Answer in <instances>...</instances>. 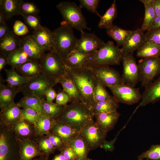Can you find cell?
<instances>
[{
    "instance_id": "obj_42",
    "label": "cell",
    "mask_w": 160,
    "mask_h": 160,
    "mask_svg": "<svg viewBox=\"0 0 160 160\" xmlns=\"http://www.w3.org/2000/svg\"><path fill=\"white\" fill-rule=\"evenodd\" d=\"M96 85L93 92V98L95 103L108 99L110 95L104 86L96 78Z\"/></svg>"
},
{
    "instance_id": "obj_53",
    "label": "cell",
    "mask_w": 160,
    "mask_h": 160,
    "mask_svg": "<svg viewBox=\"0 0 160 160\" xmlns=\"http://www.w3.org/2000/svg\"><path fill=\"white\" fill-rule=\"evenodd\" d=\"M116 138L117 136L113 140L110 141L105 140L102 143L100 147L110 152L113 151L115 149L114 144Z\"/></svg>"
},
{
    "instance_id": "obj_18",
    "label": "cell",
    "mask_w": 160,
    "mask_h": 160,
    "mask_svg": "<svg viewBox=\"0 0 160 160\" xmlns=\"http://www.w3.org/2000/svg\"><path fill=\"white\" fill-rule=\"evenodd\" d=\"M21 107L18 103L14 102L7 108L1 110L0 124L11 126L21 119Z\"/></svg>"
},
{
    "instance_id": "obj_44",
    "label": "cell",
    "mask_w": 160,
    "mask_h": 160,
    "mask_svg": "<svg viewBox=\"0 0 160 160\" xmlns=\"http://www.w3.org/2000/svg\"><path fill=\"white\" fill-rule=\"evenodd\" d=\"M21 12L23 15H37L39 13V9L33 2H21L20 5Z\"/></svg>"
},
{
    "instance_id": "obj_54",
    "label": "cell",
    "mask_w": 160,
    "mask_h": 160,
    "mask_svg": "<svg viewBox=\"0 0 160 160\" xmlns=\"http://www.w3.org/2000/svg\"><path fill=\"white\" fill-rule=\"evenodd\" d=\"M57 94L56 91L52 88L47 89L45 93L46 101L49 103H53V101L56 98Z\"/></svg>"
},
{
    "instance_id": "obj_50",
    "label": "cell",
    "mask_w": 160,
    "mask_h": 160,
    "mask_svg": "<svg viewBox=\"0 0 160 160\" xmlns=\"http://www.w3.org/2000/svg\"><path fill=\"white\" fill-rule=\"evenodd\" d=\"M146 41H150L160 46V28L147 31L145 34Z\"/></svg>"
},
{
    "instance_id": "obj_49",
    "label": "cell",
    "mask_w": 160,
    "mask_h": 160,
    "mask_svg": "<svg viewBox=\"0 0 160 160\" xmlns=\"http://www.w3.org/2000/svg\"><path fill=\"white\" fill-rule=\"evenodd\" d=\"M13 31L17 36H21L28 34L29 31L27 26L22 21L16 20L13 26Z\"/></svg>"
},
{
    "instance_id": "obj_32",
    "label": "cell",
    "mask_w": 160,
    "mask_h": 160,
    "mask_svg": "<svg viewBox=\"0 0 160 160\" xmlns=\"http://www.w3.org/2000/svg\"><path fill=\"white\" fill-rule=\"evenodd\" d=\"M91 54H86L76 49L69 54L63 61L65 65L72 68L83 67L86 61Z\"/></svg>"
},
{
    "instance_id": "obj_30",
    "label": "cell",
    "mask_w": 160,
    "mask_h": 160,
    "mask_svg": "<svg viewBox=\"0 0 160 160\" xmlns=\"http://www.w3.org/2000/svg\"><path fill=\"white\" fill-rule=\"evenodd\" d=\"M119 107V103L111 95L107 100L95 103L90 109L95 116L98 113L116 111Z\"/></svg>"
},
{
    "instance_id": "obj_52",
    "label": "cell",
    "mask_w": 160,
    "mask_h": 160,
    "mask_svg": "<svg viewBox=\"0 0 160 160\" xmlns=\"http://www.w3.org/2000/svg\"><path fill=\"white\" fill-rule=\"evenodd\" d=\"M70 99L68 95L65 92H61L57 94L56 97L55 104L59 106H64L70 102Z\"/></svg>"
},
{
    "instance_id": "obj_12",
    "label": "cell",
    "mask_w": 160,
    "mask_h": 160,
    "mask_svg": "<svg viewBox=\"0 0 160 160\" xmlns=\"http://www.w3.org/2000/svg\"><path fill=\"white\" fill-rule=\"evenodd\" d=\"M90 150L97 148L105 140L107 133L93 121L85 126L80 132Z\"/></svg>"
},
{
    "instance_id": "obj_24",
    "label": "cell",
    "mask_w": 160,
    "mask_h": 160,
    "mask_svg": "<svg viewBox=\"0 0 160 160\" xmlns=\"http://www.w3.org/2000/svg\"><path fill=\"white\" fill-rule=\"evenodd\" d=\"M50 132L60 136L66 145H69L80 133L66 124L57 121Z\"/></svg>"
},
{
    "instance_id": "obj_27",
    "label": "cell",
    "mask_w": 160,
    "mask_h": 160,
    "mask_svg": "<svg viewBox=\"0 0 160 160\" xmlns=\"http://www.w3.org/2000/svg\"><path fill=\"white\" fill-rule=\"evenodd\" d=\"M22 76L29 79L35 77L41 74L39 60H30L15 69Z\"/></svg>"
},
{
    "instance_id": "obj_61",
    "label": "cell",
    "mask_w": 160,
    "mask_h": 160,
    "mask_svg": "<svg viewBox=\"0 0 160 160\" xmlns=\"http://www.w3.org/2000/svg\"><path fill=\"white\" fill-rule=\"evenodd\" d=\"M6 19L1 12L0 11V23H6L5 21Z\"/></svg>"
},
{
    "instance_id": "obj_10",
    "label": "cell",
    "mask_w": 160,
    "mask_h": 160,
    "mask_svg": "<svg viewBox=\"0 0 160 160\" xmlns=\"http://www.w3.org/2000/svg\"><path fill=\"white\" fill-rule=\"evenodd\" d=\"M108 88L118 103L132 105L137 103L141 100L142 94L139 88L125 83Z\"/></svg>"
},
{
    "instance_id": "obj_45",
    "label": "cell",
    "mask_w": 160,
    "mask_h": 160,
    "mask_svg": "<svg viewBox=\"0 0 160 160\" xmlns=\"http://www.w3.org/2000/svg\"><path fill=\"white\" fill-rule=\"evenodd\" d=\"M22 16L25 23L33 31L38 30L42 26L40 18L37 15H24Z\"/></svg>"
},
{
    "instance_id": "obj_29",
    "label": "cell",
    "mask_w": 160,
    "mask_h": 160,
    "mask_svg": "<svg viewBox=\"0 0 160 160\" xmlns=\"http://www.w3.org/2000/svg\"><path fill=\"white\" fill-rule=\"evenodd\" d=\"M69 145L73 148L78 160H84L87 158L90 150L86 140L80 133Z\"/></svg>"
},
{
    "instance_id": "obj_20",
    "label": "cell",
    "mask_w": 160,
    "mask_h": 160,
    "mask_svg": "<svg viewBox=\"0 0 160 160\" xmlns=\"http://www.w3.org/2000/svg\"><path fill=\"white\" fill-rule=\"evenodd\" d=\"M32 35L44 52L52 50L54 46V34L49 28L42 26L38 30L33 31Z\"/></svg>"
},
{
    "instance_id": "obj_41",
    "label": "cell",
    "mask_w": 160,
    "mask_h": 160,
    "mask_svg": "<svg viewBox=\"0 0 160 160\" xmlns=\"http://www.w3.org/2000/svg\"><path fill=\"white\" fill-rule=\"evenodd\" d=\"M37 143L44 156L49 157L56 149L46 135L37 136L33 139Z\"/></svg>"
},
{
    "instance_id": "obj_25",
    "label": "cell",
    "mask_w": 160,
    "mask_h": 160,
    "mask_svg": "<svg viewBox=\"0 0 160 160\" xmlns=\"http://www.w3.org/2000/svg\"><path fill=\"white\" fill-rule=\"evenodd\" d=\"M22 0H0V11L6 20H8L13 16L20 15L23 16L20 9Z\"/></svg>"
},
{
    "instance_id": "obj_14",
    "label": "cell",
    "mask_w": 160,
    "mask_h": 160,
    "mask_svg": "<svg viewBox=\"0 0 160 160\" xmlns=\"http://www.w3.org/2000/svg\"><path fill=\"white\" fill-rule=\"evenodd\" d=\"M81 38L75 49L86 54H92L103 47L105 43L94 33L81 31Z\"/></svg>"
},
{
    "instance_id": "obj_48",
    "label": "cell",
    "mask_w": 160,
    "mask_h": 160,
    "mask_svg": "<svg viewBox=\"0 0 160 160\" xmlns=\"http://www.w3.org/2000/svg\"><path fill=\"white\" fill-rule=\"evenodd\" d=\"M46 135L55 149L59 151L66 145L60 136L51 132L49 131Z\"/></svg>"
},
{
    "instance_id": "obj_22",
    "label": "cell",
    "mask_w": 160,
    "mask_h": 160,
    "mask_svg": "<svg viewBox=\"0 0 160 160\" xmlns=\"http://www.w3.org/2000/svg\"><path fill=\"white\" fill-rule=\"evenodd\" d=\"M120 114L117 110L95 115V123L107 133L113 129L117 122Z\"/></svg>"
},
{
    "instance_id": "obj_51",
    "label": "cell",
    "mask_w": 160,
    "mask_h": 160,
    "mask_svg": "<svg viewBox=\"0 0 160 160\" xmlns=\"http://www.w3.org/2000/svg\"><path fill=\"white\" fill-rule=\"evenodd\" d=\"M59 151L64 155L66 160H78V158L72 147L65 145Z\"/></svg>"
},
{
    "instance_id": "obj_28",
    "label": "cell",
    "mask_w": 160,
    "mask_h": 160,
    "mask_svg": "<svg viewBox=\"0 0 160 160\" xmlns=\"http://www.w3.org/2000/svg\"><path fill=\"white\" fill-rule=\"evenodd\" d=\"M21 39L13 31H10L4 39L0 40V52L8 56L19 47Z\"/></svg>"
},
{
    "instance_id": "obj_60",
    "label": "cell",
    "mask_w": 160,
    "mask_h": 160,
    "mask_svg": "<svg viewBox=\"0 0 160 160\" xmlns=\"http://www.w3.org/2000/svg\"><path fill=\"white\" fill-rule=\"evenodd\" d=\"M48 156H43L38 158H34L32 160H49Z\"/></svg>"
},
{
    "instance_id": "obj_43",
    "label": "cell",
    "mask_w": 160,
    "mask_h": 160,
    "mask_svg": "<svg viewBox=\"0 0 160 160\" xmlns=\"http://www.w3.org/2000/svg\"><path fill=\"white\" fill-rule=\"evenodd\" d=\"M137 159L138 160H160V144L152 145L148 150L138 156Z\"/></svg>"
},
{
    "instance_id": "obj_46",
    "label": "cell",
    "mask_w": 160,
    "mask_h": 160,
    "mask_svg": "<svg viewBox=\"0 0 160 160\" xmlns=\"http://www.w3.org/2000/svg\"><path fill=\"white\" fill-rule=\"evenodd\" d=\"M79 6L82 8H84L91 13L95 14L99 17L100 15L97 8L100 0H79Z\"/></svg>"
},
{
    "instance_id": "obj_17",
    "label": "cell",
    "mask_w": 160,
    "mask_h": 160,
    "mask_svg": "<svg viewBox=\"0 0 160 160\" xmlns=\"http://www.w3.org/2000/svg\"><path fill=\"white\" fill-rule=\"evenodd\" d=\"M146 41L144 32L141 28H138L132 31L121 49L122 52L133 53Z\"/></svg>"
},
{
    "instance_id": "obj_8",
    "label": "cell",
    "mask_w": 160,
    "mask_h": 160,
    "mask_svg": "<svg viewBox=\"0 0 160 160\" xmlns=\"http://www.w3.org/2000/svg\"><path fill=\"white\" fill-rule=\"evenodd\" d=\"M39 62L41 74L58 80L66 74L65 64L62 58L53 50L45 53Z\"/></svg>"
},
{
    "instance_id": "obj_59",
    "label": "cell",
    "mask_w": 160,
    "mask_h": 160,
    "mask_svg": "<svg viewBox=\"0 0 160 160\" xmlns=\"http://www.w3.org/2000/svg\"><path fill=\"white\" fill-rule=\"evenodd\" d=\"M52 160H66L63 155L60 152V153L55 155Z\"/></svg>"
},
{
    "instance_id": "obj_3",
    "label": "cell",
    "mask_w": 160,
    "mask_h": 160,
    "mask_svg": "<svg viewBox=\"0 0 160 160\" xmlns=\"http://www.w3.org/2000/svg\"><path fill=\"white\" fill-rule=\"evenodd\" d=\"M121 49L111 41L107 42L101 48L92 54L85 62L83 67L91 68L104 65H118L122 61Z\"/></svg>"
},
{
    "instance_id": "obj_19",
    "label": "cell",
    "mask_w": 160,
    "mask_h": 160,
    "mask_svg": "<svg viewBox=\"0 0 160 160\" xmlns=\"http://www.w3.org/2000/svg\"><path fill=\"white\" fill-rule=\"evenodd\" d=\"M20 141V160H32L36 157L44 156L33 139Z\"/></svg>"
},
{
    "instance_id": "obj_40",
    "label": "cell",
    "mask_w": 160,
    "mask_h": 160,
    "mask_svg": "<svg viewBox=\"0 0 160 160\" xmlns=\"http://www.w3.org/2000/svg\"><path fill=\"white\" fill-rule=\"evenodd\" d=\"M44 115L55 119L62 112L63 106H59L53 103L48 102L45 99L41 100Z\"/></svg>"
},
{
    "instance_id": "obj_13",
    "label": "cell",
    "mask_w": 160,
    "mask_h": 160,
    "mask_svg": "<svg viewBox=\"0 0 160 160\" xmlns=\"http://www.w3.org/2000/svg\"><path fill=\"white\" fill-rule=\"evenodd\" d=\"M90 69L95 77L105 87L124 83L119 72L109 66H99Z\"/></svg>"
},
{
    "instance_id": "obj_37",
    "label": "cell",
    "mask_w": 160,
    "mask_h": 160,
    "mask_svg": "<svg viewBox=\"0 0 160 160\" xmlns=\"http://www.w3.org/2000/svg\"><path fill=\"white\" fill-rule=\"evenodd\" d=\"M154 0H140L144 5L145 12L143 23L141 28L144 32L149 28L154 19L156 16L153 6Z\"/></svg>"
},
{
    "instance_id": "obj_39",
    "label": "cell",
    "mask_w": 160,
    "mask_h": 160,
    "mask_svg": "<svg viewBox=\"0 0 160 160\" xmlns=\"http://www.w3.org/2000/svg\"><path fill=\"white\" fill-rule=\"evenodd\" d=\"M18 103L23 108L33 109L39 114L44 115L41 100L38 98L24 96L20 99Z\"/></svg>"
},
{
    "instance_id": "obj_15",
    "label": "cell",
    "mask_w": 160,
    "mask_h": 160,
    "mask_svg": "<svg viewBox=\"0 0 160 160\" xmlns=\"http://www.w3.org/2000/svg\"><path fill=\"white\" fill-rule=\"evenodd\" d=\"M19 47L23 49L31 60L39 61L45 53L32 34L22 37Z\"/></svg>"
},
{
    "instance_id": "obj_6",
    "label": "cell",
    "mask_w": 160,
    "mask_h": 160,
    "mask_svg": "<svg viewBox=\"0 0 160 160\" xmlns=\"http://www.w3.org/2000/svg\"><path fill=\"white\" fill-rule=\"evenodd\" d=\"M58 83L57 79L41 74L29 79L19 90L24 96L35 97L41 100L46 97V91L52 88Z\"/></svg>"
},
{
    "instance_id": "obj_38",
    "label": "cell",
    "mask_w": 160,
    "mask_h": 160,
    "mask_svg": "<svg viewBox=\"0 0 160 160\" xmlns=\"http://www.w3.org/2000/svg\"><path fill=\"white\" fill-rule=\"evenodd\" d=\"M8 57V65L15 69L31 60L23 49L19 47L9 55Z\"/></svg>"
},
{
    "instance_id": "obj_47",
    "label": "cell",
    "mask_w": 160,
    "mask_h": 160,
    "mask_svg": "<svg viewBox=\"0 0 160 160\" xmlns=\"http://www.w3.org/2000/svg\"><path fill=\"white\" fill-rule=\"evenodd\" d=\"M39 114L33 109L23 108L21 111L20 120H24L34 125V122Z\"/></svg>"
},
{
    "instance_id": "obj_23",
    "label": "cell",
    "mask_w": 160,
    "mask_h": 160,
    "mask_svg": "<svg viewBox=\"0 0 160 160\" xmlns=\"http://www.w3.org/2000/svg\"><path fill=\"white\" fill-rule=\"evenodd\" d=\"M5 80L0 77V108L1 110L8 107L14 102V98L20 92L18 89L13 88L5 84Z\"/></svg>"
},
{
    "instance_id": "obj_1",
    "label": "cell",
    "mask_w": 160,
    "mask_h": 160,
    "mask_svg": "<svg viewBox=\"0 0 160 160\" xmlns=\"http://www.w3.org/2000/svg\"><path fill=\"white\" fill-rule=\"evenodd\" d=\"M66 74L76 85L83 102L90 108L95 104L93 92L96 77L91 70L82 67L72 68L65 65Z\"/></svg>"
},
{
    "instance_id": "obj_2",
    "label": "cell",
    "mask_w": 160,
    "mask_h": 160,
    "mask_svg": "<svg viewBox=\"0 0 160 160\" xmlns=\"http://www.w3.org/2000/svg\"><path fill=\"white\" fill-rule=\"evenodd\" d=\"M63 106L62 112L55 120L56 121L66 124L80 132L87 125L94 121L95 116L84 103H71Z\"/></svg>"
},
{
    "instance_id": "obj_4",
    "label": "cell",
    "mask_w": 160,
    "mask_h": 160,
    "mask_svg": "<svg viewBox=\"0 0 160 160\" xmlns=\"http://www.w3.org/2000/svg\"><path fill=\"white\" fill-rule=\"evenodd\" d=\"M54 46L52 50L57 52L63 60L75 49L78 39L74 35L73 28L66 21L53 31Z\"/></svg>"
},
{
    "instance_id": "obj_7",
    "label": "cell",
    "mask_w": 160,
    "mask_h": 160,
    "mask_svg": "<svg viewBox=\"0 0 160 160\" xmlns=\"http://www.w3.org/2000/svg\"><path fill=\"white\" fill-rule=\"evenodd\" d=\"M64 20L72 28L80 32L86 29H91L87 26L86 20L81 12V7L73 2L62 1L56 6Z\"/></svg>"
},
{
    "instance_id": "obj_55",
    "label": "cell",
    "mask_w": 160,
    "mask_h": 160,
    "mask_svg": "<svg viewBox=\"0 0 160 160\" xmlns=\"http://www.w3.org/2000/svg\"><path fill=\"white\" fill-rule=\"evenodd\" d=\"M10 31L6 23H0V40L4 39Z\"/></svg>"
},
{
    "instance_id": "obj_57",
    "label": "cell",
    "mask_w": 160,
    "mask_h": 160,
    "mask_svg": "<svg viewBox=\"0 0 160 160\" xmlns=\"http://www.w3.org/2000/svg\"><path fill=\"white\" fill-rule=\"evenodd\" d=\"M160 28V16H156L148 31Z\"/></svg>"
},
{
    "instance_id": "obj_26",
    "label": "cell",
    "mask_w": 160,
    "mask_h": 160,
    "mask_svg": "<svg viewBox=\"0 0 160 160\" xmlns=\"http://www.w3.org/2000/svg\"><path fill=\"white\" fill-rule=\"evenodd\" d=\"M62 85L63 91L67 93L70 99L71 103L83 102L81 96L74 83L66 74L58 80Z\"/></svg>"
},
{
    "instance_id": "obj_5",
    "label": "cell",
    "mask_w": 160,
    "mask_h": 160,
    "mask_svg": "<svg viewBox=\"0 0 160 160\" xmlns=\"http://www.w3.org/2000/svg\"><path fill=\"white\" fill-rule=\"evenodd\" d=\"M20 142L10 126L0 124V160H20Z\"/></svg>"
},
{
    "instance_id": "obj_21",
    "label": "cell",
    "mask_w": 160,
    "mask_h": 160,
    "mask_svg": "<svg viewBox=\"0 0 160 160\" xmlns=\"http://www.w3.org/2000/svg\"><path fill=\"white\" fill-rule=\"evenodd\" d=\"M10 126L16 137L20 140L34 139L37 136L34 125L24 120H20Z\"/></svg>"
},
{
    "instance_id": "obj_16",
    "label": "cell",
    "mask_w": 160,
    "mask_h": 160,
    "mask_svg": "<svg viewBox=\"0 0 160 160\" xmlns=\"http://www.w3.org/2000/svg\"><path fill=\"white\" fill-rule=\"evenodd\" d=\"M160 100V75L156 80L145 87L142 94L141 102L137 108L153 103Z\"/></svg>"
},
{
    "instance_id": "obj_36",
    "label": "cell",
    "mask_w": 160,
    "mask_h": 160,
    "mask_svg": "<svg viewBox=\"0 0 160 160\" xmlns=\"http://www.w3.org/2000/svg\"><path fill=\"white\" fill-rule=\"evenodd\" d=\"M117 10L116 1L114 0L110 7L103 15H100V20L98 27L100 29H107L113 25V22L116 18Z\"/></svg>"
},
{
    "instance_id": "obj_11",
    "label": "cell",
    "mask_w": 160,
    "mask_h": 160,
    "mask_svg": "<svg viewBox=\"0 0 160 160\" xmlns=\"http://www.w3.org/2000/svg\"><path fill=\"white\" fill-rule=\"evenodd\" d=\"M123 66L121 76L125 84L135 87L139 81V69L133 53L122 52Z\"/></svg>"
},
{
    "instance_id": "obj_62",
    "label": "cell",
    "mask_w": 160,
    "mask_h": 160,
    "mask_svg": "<svg viewBox=\"0 0 160 160\" xmlns=\"http://www.w3.org/2000/svg\"><path fill=\"white\" fill-rule=\"evenodd\" d=\"M84 160H92V159H90L89 158H87V159H85Z\"/></svg>"
},
{
    "instance_id": "obj_58",
    "label": "cell",
    "mask_w": 160,
    "mask_h": 160,
    "mask_svg": "<svg viewBox=\"0 0 160 160\" xmlns=\"http://www.w3.org/2000/svg\"><path fill=\"white\" fill-rule=\"evenodd\" d=\"M153 6L156 16H160V0H154Z\"/></svg>"
},
{
    "instance_id": "obj_34",
    "label": "cell",
    "mask_w": 160,
    "mask_h": 160,
    "mask_svg": "<svg viewBox=\"0 0 160 160\" xmlns=\"http://www.w3.org/2000/svg\"><path fill=\"white\" fill-rule=\"evenodd\" d=\"M106 30L107 35L116 42L117 46L119 47L123 46L132 31L113 24Z\"/></svg>"
},
{
    "instance_id": "obj_31",
    "label": "cell",
    "mask_w": 160,
    "mask_h": 160,
    "mask_svg": "<svg viewBox=\"0 0 160 160\" xmlns=\"http://www.w3.org/2000/svg\"><path fill=\"white\" fill-rule=\"evenodd\" d=\"M55 119L44 115L39 114L34 124L37 136L46 135L56 123Z\"/></svg>"
},
{
    "instance_id": "obj_56",
    "label": "cell",
    "mask_w": 160,
    "mask_h": 160,
    "mask_svg": "<svg viewBox=\"0 0 160 160\" xmlns=\"http://www.w3.org/2000/svg\"><path fill=\"white\" fill-rule=\"evenodd\" d=\"M8 64V56L4 53L0 52V72Z\"/></svg>"
},
{
    "instance_id": "obj_33",
    "label": "cell",
    "mask_w": 160,
    "mask_h": 160,
    "mask_svg": "<svg viewBox=\"0 0 160 160\" xmlns=\"http://www.w3.org/2000/svg\"><path fill=\"white\" fill-rule=\"evenodd\" d=\"M136 56L143 58L160 57V46L146 41L137 50Z\"/></svg>"
},
{
    "instance_id": "obj_63",
    "label": "cell",
    "mask_w": 160,
    "mask_h": 160,
    "mask_svg": "<svg viewBox=\"0 0 160 160\" xmlns=\"http://www.w3.org/2000/svg\"><path fill=\"white\" fill-rule=\"evenodd\" d=\"M146 160H148V159H146Z\"/></svg>"
},
{
    "instance_id": "obj_35",
    "label": "cell",
    "mask_w": 160,
    "mask_h": 160,
    "mask_svg": "<svg viewBox=\"0 0 160 160\" xmlns=\"http://www.w3.org/2000/svg\"><path fill=\"white\" fill-rule=\"evenodd\" d=\"M4 70L7 76L5 81L8 85L13 88L19 89L29 79L20 74L13 68L9 69H4Z\"/></svg>"
},
{
    "instance_id": "obj_9",
    "label": "cell",
    "mask_w": 160,
    "mask_h": 160,
    "mask_svg": "<svg viewBox=\"0 0 160 160\" xmlns=\"http://www.w3.org/2000/svg\"><path fill=\"white\" fill-rule=\"evenodd\" d=\"M139 81L145 87L151 82L156 76L160 75V57L143 58L138 64Z\"/></svg>"
}]
</instances>
